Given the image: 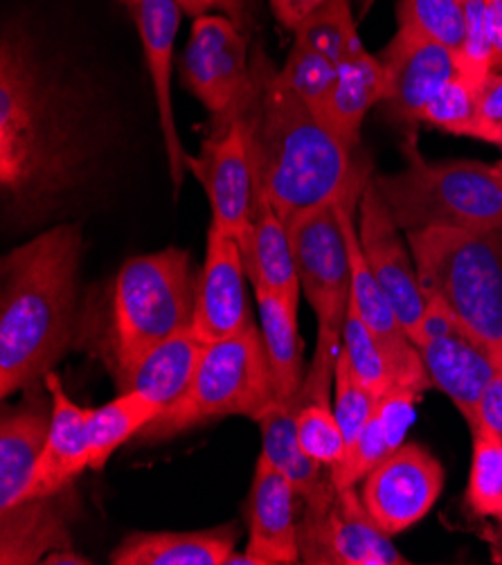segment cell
Returning a JSON list of instances; mask_svg holds the SVG:
<instances>
[{
  "label": "cell",
  "instance_id": "ab89813d",
  "mask_svg": "<svg viewBox=\"0 0 502 565\" xmlns=\"http://www.w3.org/2000/svg\"><path fill=\"white\" fill-rule=\"evenodd\" d=\"M478 426H484L489 433L502 439V367H498L495 376L482 394Z\"/></svg>",
  "mask_w": 502,
  "mask_h": 565
},
{
  "label": "cell",
  "instance_id": "74e56055",
  "mask_svg": "<svg viewBox=\"0 0 502 565\" xmlns=\"http://www.w3.org/2000/svg\"><path fill=\"white\" fill-rule=\"evenodd\" d=\"M460 331H464V329L458 322V318L451 313V309L446 307L441 300L426 296V309H424V316H421V322H419L415 345L421 348L424 343L435 341V338L460 333Z\"/></svg>",
  "mask_w": 502,
  "mask_h": 565
},
{
  "label": "cell",
  "instance_id": "ffe728a7",
  "mask_svg": "<svg viewBox=\"0 0 502 565\" xmlns=\"http://www.w3.org/2000/svg\"><path fill=\"white\" fill-rule=\"evenodd\" d=\"M52 417V397L41 383L25 390L23 402L0 419V510L23 500L43 450Z\"/></svg>",
  "mask_w": 502,
  "mask_h": 565
},
{
  "label": "cell",
  "instance_id": "bcb514c9",
  "mask_svg": "<svg viewBox=\"0 0 502 565\" xmlns=\"http://www.w3.org/2000/svg\"><path fill=\"white\" fill-rule=\"evenodd\" d=\"M498 521V545H500V558H502V516L495 519ZM502 563V561H500Z\"/></svg>",
  "mask_w": 502,
  "mask_h": 565
},
{
  "label": "cell",
  "instance_id": "b9f144b4",
  "mask_svg": "<svg viewBox=\"0 0 502 565\" xmlns=\"http://www.w3.org/2000/svg\"><path fill=\"white\" fill-rule=\"evenodd\" d=\"M275 19L287 30H296L309 14H313L327 0H268Z\"/></svg>",
  "mask_w": 502,
  "mask_h": 565
},
{
  "label": "cell",
  "instance_id": "836d02e7",
  "mask_svg": "<svg viewBox=\"0 0 502 565\" xmlns=\"http://www.w3.org/2000/svg\"><path fill=\"white\" fill-rule=\"evenodd\" d=\"M343 352L350 361L356 379L374 394L383 397L385 392L402 387L395 374L393 363H389L383 348L376 343L372 331L365 327L361 316L350 307L345 329H343Z\"/></svg>",
  "mask_w": 502,
  "mask_h": 565
},
{
  "label": "cell",
  "instance_id": "4fadbf2b",
  "mask_svg": "<svg viewBox=\"0 0 502 565\" xmlns=\"http://www.w3.org/2000/svg\"><path fill=\"white\" fill-rule=\"evenodd\" d=\"M385 68L383 106L397 122L413 129L435 95L460 75L458 54L408 28H399L395 39L381 52Z\"/></svg>",
  "mask_w": 502,
  "mask_h": 565
},
{
  "label": "cell",
  "instance_id": "3957f363",
  "mask_svg": "<svg viewBox=\"0 0 502 565\" xmlns=\"http://www.w3.org/2000/svg\"><path fill=\"white\" fill-rule=\"evenodd\" d=\"M84 237L60 223L3 257L0 397L41 383L75 341Z\"/></svg>",
  "mask_w": 502,
  "mask_h": 565
},
{
  "label": "cell",
  "instance_id": "52a82bcc",
  "mask_svg": "<svg viewBox=\"0 0 502 565\" xmlns=\"http://www.w3.org/2000/svg\"><path fill=\"white\" fill-rule=\"evenodd\" d=\"M300 289L318 320L313 361L296 402H324L343 350V329L350 311L352 268L339 201L300 212L287 223Z\"/></svg>",
  "mask_w": 502,
  "mask_h": 565
},
{
  "label": "cell",
  "instance_id": "5b68a950",
  "mask_svg": "<svg viewBox=\"0 0 502 565\" xmlns=\"http://www.w3.org/2000/svg\"><path fill=\"white\" fill-rule=\"evenodd\" d=\"M402 151L406 158L402 172L372 177L402 233L421 228L502 231V174L495 164L430 162L419 151L415 129L406 134Z\"/></svg>",
  "mask_w": 502,
  "mask_h": 565
},
{
  "label": "cell",
  "instance_id": "ba28073f",
  "mask_svg": "<svg viewBox=\"0 0 502 565\" xmlns=\"http://www.w3.org/2000/svg\"><path fill=\"white\" fill-rule=\"evenodd\" d=\"M277 399L261 329L255 322L237 335L205 345L183 397L142 430V439L162 441L221 417L255 419Z\"/></svg>",
  "mask_w": 502,
  "mask_h": 565
},
{
  "label": "cell",
  "instance_id": "f6af8a7d",
  "mask_svg": "<svg viewBox=\"0 0 502 565\" xmlns=\"http://www.w3.org/2000/svg\"><path fill=\"white\" fill-rule=\"evenodd\" d=\"M352 3L359 8V19H361V17H365V14L370 12V8H372L374 0H352Z\"/></svg>",
  "mask_w": 502,
  "mask_h": 565
},
{
  "label": "cell",
  "instance_id": "d590c367",
  "mask_svg": "<svg viewBox=\"0 0 502 565\" xmlns=\"http://www.w3.org/2000/svg\"><path fill=\"white\" fill-rule=\"evenodd\" d=\"M296 428H298V439L302 450L318 465L333 469L345 460L348 441L331 404H324V402L298 404Z\"/></svg>",
  "mask_w": 502,
  "mask_h": 565
},
{
  "label": "cell",
  "instance_id": "9c48e42d",
  "mask_svg": "<svg viewBox=\"0 0 502 565\" xmlns=\"http://www.w3.org/2000/svg\"><path fill=\"white\" fill-rule=\"evenodd\" d=\"M298 523L300 561L307 565H406L410 563L387 536L356 487H337L329 478L302 498Z\"/></svg>",
  "mask_w": 502,
  "mask_h": 565
},
{
  "label": "cell",
  "instance_id": "d6986e66",
  "mask_svg": "<svg viewBox=\"0 0 502 565\" xmlns=\"http://www.w3.org/2000/svg\"><path fill=\"white\" fill-rule=\"evenodd\" d=\"M417 350L430 387L444 392L473 430L482 394L498 372L493 356L467 331L435 338Z\"/></svg>",
  "mask_w": 502,
  "mask_h": 565
},
{
  "label": "cell",
  "instance_id": "7402d4cb",
  "mask_svg": "<svg viewBox=\"0 0 502 565\" xmlns=\"http://www.w3.org/2000/svg\"><path fill=\"white\" fill-rule=\"evenodd\" d=\"M242 253L253 291L275 294L300 309L302 289L289 231L261 194H255L250 231Z\"/></svg>",
  "mask_w": 502,
  "mask_h": 565
},
{
  "label": "cell",
  "instance_id": "7c38bea8",
  "mask_svg": "<svg viewBox=\"0 0 502 565\" xmlns=\"http://www.w3.org/2000/svg\"><path fill=\"white\" fill-rule=\"evenodd\" d=\"M356 225L367 264L378 279L381 289L385 291L389 302H393L410 341L415 343L426 309V296L419 287L410 246L402 239L399 225L395 223L393 214H389L372 177L363 185L359 199Z\"/></svg>",
  "mask_w": 502,
  "mask_h": 565
},
{
  "label": "cell",
  "instance_id": "5bb4252c",
  "mask_svg": "<svg viewBox=\"0 0 502 565\" xmlns=\"http://www.w3.org/2000/svg\"><path fill=\"white\" fill-rule=\"evenodd\" d=\"M188 169H192L207 194L212 225L244 246L253 221L255 188L242 122L235 120L223 131L210 134L201 156L188 160Z\"/></svg>",
  "mask_w": 502,
  "mask_h": 565
},
{
  "label": "cell",
  "instance_id": "d4e9b609",
  "mask_svg": "<svg viewBox=\"0 0 502 565\" xmlns=\"http://www.w3.org/2000/svg\"><path fill=\"white\" fill-rule=\"evenodd\" d=\"M203 350L205 343L192 327L179 331L160 345L151 348L136 363L118 392H140L162 408H170L188 392Z\"/></svg>",
  "mask_w": 502,
  "mask_h": 565
},
{
  "label": "cell",
  "instance_id": "4dcf8cb0",
  "mask_svg": "<svg viewBox=\"0 0 502 565\" xmlns=\"http://www.w3.org/2000/svg\"><path fill=\"white\" fill-rule=\"evenodd\" d=\"M473 433V458L467 487V507L478 519L502 516V439L478 426Z\"/></svg>",
  "mask_w": 502,
  "mask_h": 565
},
{
  "label": "cell",
  "instance_id": "d6a6232c",
  "mask_svg": "<svg viewBox=\"0 0 502 565\" xmlns=\"http://www.w3.org/2000/svg\"><path fill=\"white\" fill-rule=\"evenodd\" d=\"M478 84L462 73L446 84L424 110L421 122L446 134L482 140L487 138V122L478 108Z\"/></svg>",
  "mask_w": 502,
  "mask_h": 565
},
{
  "label": "cell",
  "instance_id": "8992f818",
  "mask_svg": "<svg viewBox=\"0 0 502 565\" xmlns=\"http://www.w3.org/2000/svg\"><path fill=\"white\" fill-rule=\"evenodd\" d=\"M424 296L441 300L502 367V231L406 233Z\"/></svg>",
  "mask_w": 502,
  "mask_h": 565
},
{
  "label": "cell",
  "instance_id": "484cf974",
  "mask_svg": "<svg viewBox=\"0 0 502 565\" xmlns=\"http://www.w3.org/2000/svg\"><path fill=\"white\" fill-rule=\"evenodd\" d=\"M255 300L275 394L280 402H293L309 370L305 365V341L298 331V307L268 291H255Z\"/></svg>",
  "mask_w": 502,
  "mask_h": 565
},
{
  "label": "cell",
  "instance_id": "f1b7e54d",
  "mask_svg": "<svg viewBox=\"0 0 502 565\" xmlns=\"http://www.w3.org/2000/svg\"><path fill=\"white\" fill-rule=\"evenodd\" d=\"M162 406L140 392H118L114 402L90 411V469L102 471L120 446L140 437L162 415Z\"/></svg>",
  "mask_w": 502,
  "mask_h": 565
},
{
  "label": "cell",
  "instance_id": "4316f807",
  "mask_svg": "<svg viewBox=\"0 0 502 565\" xmlns=\"http://www.w3.org/2000/svg\"><path fill=\"white\" fill-rule=\"evenodd\" d=\"M385 68L367 50L339 66V82L324 110L327 127L350 149L361 142V127L367 110L385 97Z\"/></svg>",
  "mask_w": 502,
  "mask_h": 565
},
{
  "label": "cell",
  "instance_id": "83f0119b",
  "mask_svg": "<svg viewBox=\"0 0 502 565\" xmlns=\"http://www.w3.org/2000/svg\"><path fill=\"white\" fill-rule=\"evenodd\" d=\"M296 415V402L275 399L255 417V422L261 430V456L293 484L298 498L302 500L316 491L327 473H322V465L311 460L302 450Z\"/></svg>",
  "mask_w": 502,
  "mask_h": 565
},
{
  "label": "cell",
  "instance_id": "2e32d148",
  "mask_svg": "<svg viewBox=\"0 0 502 565\" xmlns=\"http://www.w3.org/2000/svg\"><path fill=\"white\" fill-rule=\"evenodd\" d=\"M125 3L136 19V28L145 47V62L158 108V125L164 140L167 162H170L174 194L179 196L185 181L190 156L183 149L177 125V110L172 104V68L174 43L181 28V17L185 12L179 6V0H125Z\"/></svg>",
  "mask_w": 502,
  "mask_h": 565
},
{
  "label": "cell",
  "instance_id": "7dc6e473",
  "mask_svg": "<svg viewBox=\"0 0 502 565\" xmlns=\"http://www.w3.org/2000/svg\"><path fill=\"white\" fill-rule=\"evenodd\" d=\"M495 167H498V172L502 174V160H500V162H495Z\"/></svg>",
  "mask_w": 502,
  "mask_h": 565
},
{
  "label": "cell",
  "instance_id": "8fae6325",
  "mask_svg": "<svg viewBox=\"0 0 502 565\" xmlns=\"http://www.w3.org/2000/svg\"><path fill=\"white\" fill-rule=\"evenodd\" d=\"M444 480V467L428 448L404 441L363 478L361 498L376 525L397 536L430 514Z\"/></svg>",
  "mask_w": 502,
  "mask_h": 565
},
{
  "label": "cell",
  "instance_id": "f546056e",
  "mask_svg": "<svg viewBox=\"0 0 502 565\" xmlns=\"http://www.w3.org/2000/svg\"><path fill=\"white\" fill-rule=\"evenodd\" d=\"M293 34L296 43L320 52L337 66L365 52L352 0H327L293 30Z\"/></svg>",
  "mask_w": 502,
  "mask_h": 565
},
{
  "label": "cell",
  "instance_id": "ee69618b",
  "mask_svg": "<svg viewBox=\"0 0 502 565\" xmlns=\"http://www.w3.org/2000/svg\"><path fill=\"white\" fill-rule=\"evenodd\" d=\"M484 142H489V145L502 149V125H489V131H487V140H484Z\"/></svg>",
  "mask_w": 502,
  "mask_h": 565
},
{
  "label": "cell",
  "instance_id": "9a60e30c",
  "mask_svg": "<svg viewBox=\"0 0 502 565\" xmlns=\"http://www.w3.org/2000/svg\"><path fill=\"white\" fill-rule=\"evenodd\" d=\"M253 324L246 296V266L237 239L210 223L199 270L192 329L205 345L226 341Z\"/></svg>",
  "mask_w": 502,
  "mask_h": 565
},
{
  "label": "cell",
  "instance_id": "44dd1931",
  "mask_svg": "<svg viewBox=\"0 0 502 565\" xmlns=\"http://www.w3.org/2000/svg\"><path fill=\"white\" fill-rule=\"evenodd\" d=\"M71 498L73 487L0 510V563H43L52 552L71 550L73 536L68 523L75 510Z\"/></svg>",
  "mask_w": 502,
  "mask_h": 565
},
{
  "label": "cell",
  "instance_id": "7a4b0ae2",
  "mask_svg": "<svg viewBox=\"0 0 502 565\" xmlns=\"http://www.w3.org/2000/svg\"><path fill=\"white\" fill-rule=\"evenodd\" d=\"M250 95L235 120L246 131L255 194L287 225L300 212L339 201L367 164L285 86L261 50L250 56Z\"/></svg>",
  "mask_w": 502,
  "mask_h": 565
},
{
  "label": "cell",
  "instance_id": "e575fe53",
  "mask_svg": "<svg viewBox=\"0 0 502 565\" xmlns=\"http://www.w3.org/2000/svg\"><path fill=\"white\" fill-rule=\"evenodd\" d=\"M285 86L305 102L318 118L324 120V110L339 82V66L329 62L320 52L293 43L289 60L280 71Z\"/></svg>",
  "mask_w": 502,
  "mask_h": 565
},
{
  "label": "cell",
  "instance_id": "8d00e7d4",
  "mask_svg": "<svg viewBox=\"0 0 502 565\" xmlns=\"http://www.w3.org/2000/svg\"><path fill=\"white\" fill-rule=\"evenodd\" d=\"M374 394L356 379V374L350 367V361L345 352L341 350L339 363H337V374H333V413H337V419L343 428L348 450L354 446L359 439L363 426L367 424L374 406H376ZM348 458V456H345Z\"/></svg>",
  "mask_w": 502,
  "mask_h": 565
},
{
  "label": "cell",
  "instance_id": "7bdbcfd3",
  "mask_svg": "<svg viewBox=\"0 0 502 565\" xmlns=\"http://www.w3.org/2000/svg\"><path fill=\"white\" fill-rule=\"evenodd\" d=\"M491 8V73H502V8L489 0Z\"/></svg>",
  "mask_w": 502,
  "mask_h": 565
},
{
  "label": "cell",
  "instance_id": "1f68e13d",
  "mask_svg": "<svg viewBox=\"0 0 502 565\" xmlns=\"http://www.w3.org/2000/svg\"><path fill=\"white\" fill-rule=\"evenodd\" d=\"M399 28H408L451 52L462 54L467 39V17L462 0H399Z\"/></svg>",
  "mask_w": 502,
  "mask_h": 565
},
{
  "label": "cell",
  "instance_id": "277c9868",
  "mask_svg": "<svg viewBox=\"0 0 502 565\" xmlns=\"http://www.w3.org/2000/svg\"><path fill=\"white\" fill-rule=\"evenodd\" d=\"M196 285L199 273L181 248L138 255L122 264L90 327V350L118 390L151 348L192 327Z\"/></svg>",
  "mask_w": 502,
  "mask_h": 565
},
{
  "label": "cell",
  "instance_id": "ac0fdd59",
  "mask_svg": "<svg viewBox=\"0 0 502 565\" xmlns=\"http://www.w3.org/2000/svg\"><path fill=\"white\" fill-rule=\"evenodd\" d=\"M52 397L50 430L23 500L60 493L90 469V411L77 406L54 370L43 379ZM21 500V502H23ZM19 504V502H17Z\"/></svg>",
  "mask_w": 502,
  "mask_h": 565
},
{
  "label": "cell",
  "instance_id": "603a6c76",
  "mask_svg": "<svg viewBox=\"0 0 502 565\" xmlns=\"http://www.w3.org/2000/svg\"><path fill=\"white\" fill-rule=\"evenodd\" d=\"M237 523L201 532H131L110 552L114 565H228L237 552Z\"/></svg>",
  "mask_w": 502,
  "mask_h": 565
},
{
  "label": "cell",
  "instance_id": "60d3db41",
  "mask_svg": "<svg viewBox=\"0 0 502 565\" xmlns=\"http://www.w3.org/2000/svg\"><path fill=\"white\" fill-rule=\"evenodd\" d=\"M480 116L489 125H502V73H489L478 88ZM487 140V138H484Z\"/></svg>",
  "mask_w": 502,
  "mask_h": 565
},
{
  "label": "cell",
  "instance_id": "30bf717a",
  "mask_svg": "<svg viewBox=\"0 0 502 565\" xmlns=\"http://www.w3.org/2000/svg\"><path fill=\"white\" fill-rule=\"evenodd\" d=\"M181 68L185 86L210 113V134L226 129L253 88L246 30L226 14L196 17Z\"/></svg>",
  "mask_w": 502,
  "mask_h": 565
},
{
  "label": "cell",
  "instance_id": "e0dca14e",
  "mask_svg": "<svg viewBox=\"0 0 502 565\" xmlns=\"http://www.w3.org/2000/svg\"><path fill=\"white\" fill-rule=\"evenodd\" d=\"M298 493L293 484L259 456L250 489L248 545L244 554H233L231 563L246 565H293L300 561L298 545Z\"/></svg>",
  "mask_w": 502,
  "mask_h": 565
},
{
  "label": "cell",
  "instance_id": "cb8c5ba5",
  "mask_svg": "<svg viewBox=\"0 0 502 565\" xmlns=\"http://www.w3.org/2000/svg\"><path fill=\"white\" fill-rule=\"evenodd\" d=\"M419 392L410 387H395L378 397L359 439L348 450V458L329 469V478L337 487H356L378 462L406 441V433L415 422Z\"/></svg>",
  "mask_w": 502,
  "mask_h": 565
},
{
  "label": "cell",
  "instance_id": "f35d334b",
  "mask_svg": "<svg viewBox=\"0 0 502 565\" xmlns=\"http://www.w3.org/2000/svg\"><path fill=\"white\" fill-rule=\"evenodd\" d=\"M183 12L192 19L216 12L226 14L231 21H235L242 30H248L253 19V0H179Z\"/></svg>",
  "mask_w": 502,
  "mask_h": 565
},
{
  "label": "cell",
  "instance_id": "6da1fadb",
  "mask_svg": "<svg viewBox=\"0 0 502 565\" xmlns=\"http://www.w3.org/2000/svg\"><path fill=\"white\" fill-rule=\"evenodd\" d=\"M86 149L75 108L32 43H0V192L14 221L36 223L84 174Z\"/></svg>",
  "mask_w": 502,
  "mask_h": 565
}]
</instances>
